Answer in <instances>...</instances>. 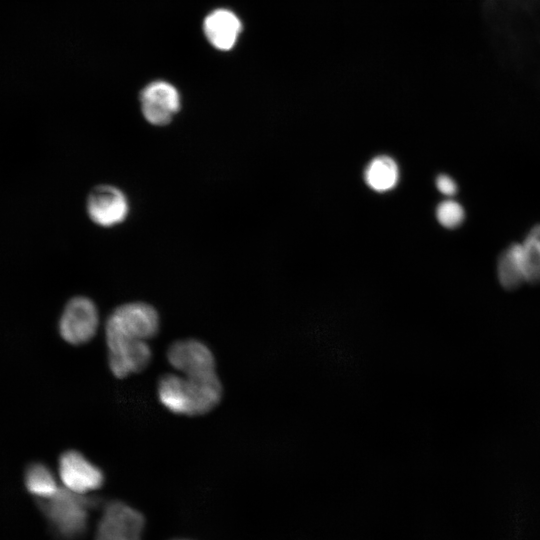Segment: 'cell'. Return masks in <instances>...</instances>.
<instances>
[{"label": "cell", "instance_id": "obj_16", "mask_svg": "<svg viewBox=\"0 0 540 540\" xmlns=\"http://www.w3.org/2000/svg\"><path fill=\"white\" fill-rule=\"evenodd\" d=\"M27 490L39 499L53 496L59 487L50 469L41 463L30 465L25 473Z\"/></svg>", "mask_w": 540, "mask_h": 540}, {"label": "cell", "instance_id": "obj_3", "mask_svg": "<svg viewBox=\"0 0 540 540\" xmlns=\"http://www.w3.org/2000/svg\"><path fill=\"white\" fill-rule=\"evenodd\" d=\"M99 315L95 303L85 296H76L68 301L59 321L61 337L69 344L81 345L89 342L98 329Z\"/></svg>", "mask_w": 540, "mask_h": 540}, {"label": "cell", "instance_id": "obj_17", "mask_svg": "<svg viewBox=\"0 0 540 540\" xmlns=\"http://www.w3.org/2000/svg\"><path fill=\"white\" fill-rule=\"evenodd\" d=\"M436 217L442 226L454 229L463 223L465 211L460 203L449 199L438 205Z\"/></svg>", "mask_w": 540, "mask_h": 540}, {"label": "cell", "instance_id": "obj_7", "mask_svg": "<svg viewBox=\"0 0 540 540\" xmlns=\"http://www.w3.org/2000/svg\"><path fill=\"white\" fill-rule=\"evenodd\" d=\"M59 475L65 488L79 494L98 489L104 482L100 468L76 450H68L60 456Z\"/></svg>", "mask_w": 540, "mask_h": 540}, {"label": "cell", "instance_id": "obj_1", "mask_svg": "<svg viewBox=\"0 0 540 540\" xmlns=\"http://www.w3.org/2000/svg\"><path fill=\"white\" fill-rule=\"evenodd\" d=\"M160 326L157 310L144 302H131L116 307L105 323L107 347L130 340L153 338Z\"/></svg>", "mask_w": 540, "mask_h": 540}, {"label": "cell", "instance_id": "obj_10", "mask_svg": "<svg viewBox=\"0 0 540 540\" xmlns=\"http://www.w3.org/2000/svg\"><path fill=\"white\" fill-rule=\"evenodd\" d=\"M108 365L119 379L144 370L151 361L152 351L144 340H130L108 347Z\"/></svg>", "mask_w": 540, "mask_h": 540}, {"label": "cell", "instance_id": "obj_8", "mask_svg": "<svg viewBox=\"0 0 540 540\" xmlns=\"http://www.w3.org/2000/svg\"><path fill=\"white\" fill-rule=\"evenodd\" d=\"M170 365L192 376L215 371V358L210 348L197 339H183L173 342L167 350Z\"/></svg>", "mask_w": 540, "mask_h": 540}, {"label": "cell", "instance_id": "obj_4", "mask_svg": "<svg viewBox=\"0 0 540 540\" xmlns=\"http://www.w3.org/2000/svg\"><path fill=\"white\" fill-rule=\"evenodd\" d=\"M143 525L144 518L138 511L114 501L104 510L96 540H140Z\"/></svg>", "mask_w": 540, "mask_h": 540}, {"label": "cell", "instance_id": "obj_5", "mask_svg": "<svg viewBox=\"0 0 540 540\" xmlns=\"http://www.w3.org/2000/svg\"><path fill=\"white\" fill-rule=\"evenodd\" d=\"M140 102L144 118L155 126L169 124L181 107L178 90L160 80L151 82L142 90Z\"/></svg>", "mask_w": 540, "mask_h": 540}, {"label": "cell", "instance_id": "obj_18", "mask_svg": "<svg viewBox=\"0 0 540 540\" xmlns=\"http://www.w3.org/2000/svg\"><path fill=\"white\" fill-rule=\"evenodd\" d=\"M437 189L444 195L452 196L457 191V184L450 176L441 174L436 179Z\"/></svg>", "mask_w": 540, "mask_h": 540}, {"label": "cell", "instance_id": "obj_13", "mask_svg": "<svg viewBox=\"0 0 540 540\" xmlns=\"http://www.w3.org/2000/svg\"><path fill=\"white\" fill-rule=\"evenodd\" d=\"M398 167L389 156L374 158L365 170V180L375 191L383 192L392 189L398 181Z\"/></svg>", "mask_w": 540, "mask_h": 540}, {"label": "cell", "instance_id": "obj_14", "mask_svg": "<svg viewBox=\"0 0 540 540\" xmlns=\"http://www.w3.org/2000/svg\"><path fill=\"white\" fill-rule=\"evenodd\" d=\"M158 397L165 408L174 414L186 415L184 377L165 374L157 386Z\"/></svg>", "mask_w": 540, "mask_h": 540}, {"label": "cell", "instance_id": "obj_11", "mask_svg": "<svg viewBox=\"0 0 540 540\" xmlns=\"http://www.w3.org/2000/svg\"><path fill=\"white\" fill-rule=\"evenodd\" d=\"M241 29L238 17L227 9H217L204 20L207 39L220 50H230L235 45Z\"/></svg>", "mask_w": 540, "mask_h": 540}, {"label": "cell", "instance_id": "obj_6", "mask_svg": "<svg viewBox=\"0 0 540 540\" xmlns=\"http://www.w3.org/2000/svg\"><path fill=\"white\" fill-rule=\"evenodd\" d=\"M87 213L101 227L116 226L128 216L129 202L125 193L117 187L100 185L88 196Z\"/></svg>", "mask_w": 540, "mask_h": 540}, {"label": "cell", "instance_id": "obj_2", "mask_svg": "<svg viewBox=\"0 0 540 540\" xmlns=\"http://www.w3.org/2000/svg\"><path fill=\"white\" fill-rule=\"evenodd\" d=\"M38 503L54 530L63 537L71 538L80 535L87 522L88 510L95 502L67 488H59L57 492Z\"/></svg>", "mask_w": 540, "mask_h": 540}, {"label": "cell", "instance_id": "obj_12", "mask_svg": "<svg viewBox=\"0 0 540 540\" xmlns=\"http://www.w3.org/2000/svg\"><path fill=\"white\" fill-rule=\"evenodd\" d=\"M497 277L507 290L517 289L526 283L521 243H512L501 252L497 261Z\"/></svg>", "mask_w": 540, "mask_h": 540}, {"label": "cell", "instance_id": "obj_15", "mask_svg": "<svg viewBox=\"0 0 540 540\" xmlns=\"http://www.w3.org/2000/svg\"><path fill=\"white\" fill-rule=\"evenodd\" d=\"M521 249L526 283H540V224L528 232Z\"/></svg>", "mask_w": 540, "mask_h": 540}, {"label": "cell", "instance_id": "obj_9", "mask_svg": "<svg viewBox=\"0 0 540 540\" xmlns=\"http://www.w3.org/2000/svg\"><path fill=\"white\" fill-rule=\"evenodd\" d=\"M186 416H200L215 408L222 397V385L215 371L184 376Z\"/></svg>", "mask_w": 540, "mask_h": 540}]
</instances>
